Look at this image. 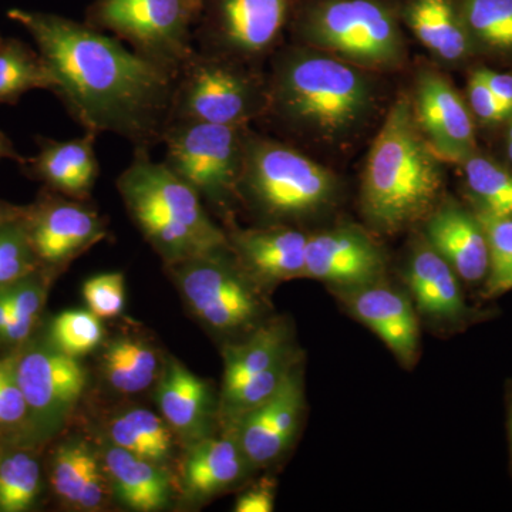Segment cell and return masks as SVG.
I'll return each instance as SVG.
<instances>
[{
  "instance_id": "6da1fadb",
  "label": "cell",
  "mask_w": 512,
  "mask_h": 512,
  "mask_svg": "<svg viewBox=\"0 0 512 512\" xmlns=\"http://www.w3.org/2000/svg\"><path fill=\"white\" fill-rule=\"evenodd\" d=\"M53 77L52 92L87 133H114L136 147L161 143L173 120L178 77L117 37L53 13L10 9Z\"/></svg>"
},
{
  "instance_id": "7a4b0ae2",
  "label": "cell",
  "mask_w": 512,
  "mask_h": 512,
  "mask_svg": "<svg viewBox=\"0 0 512 512\" xmlns=\"http://www.w3.org/2000/svg\"><path fill=\"white\" fill-rule=\"evenodd\" d=\"M441 163L417 126L412 100L399 97L367 156L362 181L367 221L379 231L394 234L426 220L443 192Z\"/></svg>"
},
{
  "instance_id": "3957f363",
  "label": "cell",
  "mask_w": 512,
  "mask_h": 512,
  "mask_svg": "<svg viewBox=\"0 0 512 512\" xmlns=\"http://www.w3.org/2000/svg\"><path fill=\"white\" fill-rule=\"evenodd\" d=\"M269 107L286 123L315 136L340 138L372 109V84L360 67L318 50L279 57L269 87Z\"/></svg>"
},
{
  "instance_id": "277c9868",
  "label": "cell",
  "mask_w": 512,
  "mask_h": 512,
  "mask_svg": "<svg viewBox=\"0 0 512 512\" xmlns=\"http://www.w3.org/2000/svg\"><path fill=\"white\" fill-rule=\"evenodd\" d=\"M117 188L137 227L168 264L231 247L200 195L167 164L154 161L148 148L136 147Z\"/></svg>"
},
{
  "instance_id": "5b68a950",
  "label": "cell",
  "mask_w": 512,
  "mask_h": 512,
  "mask_svg": "<svg viewBox=\"0 0 512 512\" xmlns=\"http://www.w3.org/2000/svg\"><path fill=\"white\" fill-rule=\"evenodd\" d=\"M239 190L266 217L299 220L328 207L338 184L328 168L301 151L247 137Z\"/></svg>"
},
{
  "instance_id": "8992f818",
  "label": "cell",
  "mask_w": 512,
  "mask_h": 512,
  "mask_svg": "<svg viewBox=\"0 0 512 512\" xmlns=\"http://www.w3.org/2000/svg\"><path fill=\"white\" fill-rule=\"evenodd\" d=\"M299 33L360 69H393L406 56L399 20L382 0H319L303 13Z\"/></svg>"
},
{
  "instance_id": "52a82bcc",
  "label": "cell",
  "mask_w": 512,
  "mask_h": 512,
  "mask_svg": "<svg viewBox=\"0 0 512 512\" xmlns=\"http://www.w3.org/2000/svg\"><path fill=\"white\" fill-rule=\"evenodd\" d=\"M191 0H96L86 23L126 42L134 52L178 77L195 50Z\"/></svg>"
},
{
  "instance_id": "ba28073f",
  "label": "cell",
  "mask_w": 512,
  "mask_h": 512,
  "mask_svg": "<svg viewBox=\"0 0 512 512\" xmlns=\"http://www.w3.org/2000/svg\"><path fill=\"white\" fill-rule=\"evenodd\" d=\"M242 128L173 120L161 141L165 144L164 163L201 200L222 207L239 190L247 140Z\"/></svg>"
},
{
  "instance_id": "9c48e42d",
  "label": "cell",
  "mask_w": 512,
  "mask_h": 512,
  "mask_svg": "<svg viewBox=\"0 0 512 512\" xmlns=\"http://www.w3.org/2000/svg\"><path fill=\"white\" fill-rule=\"evenodd\" d=\"M266 106L269 94L247 73L221 56L195 52L178 74L173 120L245 127Z\"/></svg>"
},
{
  "instance_id": "30bf717a",
  "label": "cell",
  "mask_w": 512,
  "mask_h": 512,
  "mask_svg": "<svg viewBox=\"0 0 512 512\" xmlns=\"http://www.w3.org/2000/svg\"><path fill=\"white\" fill-rule=\"evenodd\" d=\"M221 413L235 423L268 399L298 363L284 320L259 326L244 342L225 349Z\"/></svg>"
},
{
  "instance_id": "8fae6325",
  "label": "cell",
  "mask_w": 512,
  "mask_h": 512,
  "mask_svg": "<svg viewBox=\"0 0 512 512\" xmlns=\"http://www.w3.org/2000/svg\"><path fill=\"white\" fill-rule=\"evenodd\" d=\"M227 251L195 256L171 266L184 298L202 322L221 332H237L259 318L262 303L251 275L232 264Z\"/></svg>"
},
{
  "instance_id": "7c38bea8",
  "label": "cell",
  "mask_w": 512,
  "mask_h": 512,
  "mask_svg": "<svg viewBox=\"0 0 512 512\" xmlns=\"http://www.w3.org/2000/svg\"><path fill=\"white\" fill-rule=\"evenodd\" d=\"M289 0H202V35L231 55H264L281 36Z\"/></svg>"
},
{
  "instance_id": "4fadbf2b",
  "label": "cell",
  "mask_w": 512,
  "mask_h": 512,
  "mask_svg": "<svg viewBox=\"0 0 512 512\" xmlns=\"http://www.w3.org/2000/svg\"><path fill=\"white\" fill-rule=\"evenodd\" d=\"M412 107L421 134L443 163L463 164L476 154L470 110L446 77L420 70Z\"/></svg>"
},
{
  "instance_id": "5bb4252c",
  "label": "cell",
  "mask_w": 512,
  "mask_h": 512,
  "mask_svg": "<svg viewBox=\"0 0 512 512\" xmlns=\"http://www.w3.org/2000/svg\"><path fill=\"white\" fill-rule=\"evenodd\" d=\"M303 409L302 369L296 363L268 399L234 423L237 426L235 439L249 466H268L291 447L301 426Z\"/></svg>"
},
{
  "instance_id": "9a60e30c",
  "label": "cell",
  "mask_w": 512,
  "mask_h": 512,
  "mask_svg": "<svg viewBox=\"0 0 512 512\" xmlns=\"http://www.w3.org/2000/svg\"><path fill=\"white\" fill-rule=\"evenodd\" d=\"M384 271L382 249L362 229L339 227L309 235L303 278L340 291L382 281Z\"/></svg>"
},
{
  "instance_id": "2e32d148",
  "label": "cell",
  "mask_w": 512,
  "mask_h": 512,
  "mask_svg": "<svg viewBox=\"0 0 512 512\" xmlns=\"http://www.w3.org/2000/svg\"><path fill=\"white\" fill-rule=\"evenodd\" d=\"M342 301L356 319L382 340L402 365L412 367L419 357L420 329L416 306L406 293L375 282L340 289Z\"/></svg>"
},
{
  "instance_id": "e0dca14e",
  "label": "cell",
  "mask_w": 512,
  "mask_h": 512,
  "mask_svg": "<svg viewBox=\"0 0 512 512\" xmlns=\"http://www.w3.org/2000/svg\"><path fill=\"white\" fill-rule=\"evenodd\" d=\"M25 221L37 259L50 265L64 264L106 235L99 214L79 201L49 198Z\"/></svg>"
},
{
  "instance_id": "ac0fdd59",
  "label": "cell",
  "mask_w": 512,
  "mask_h": 512,
  "mask_svg": "<svg viewBox=\"0 0 512 512\" xmlns=\"http://www.w3.org/2000/svg\"><path fill=\"white\" fill-rule=\"evenodd\" d=\"M16 375L30 412L53 423L82 396L86 372L76 357L37 349L16 360Z\"/></svg>"
},
{
  "instance_id": "d6986e66",
  "label": "cell",
  "mask_w": 512,
  "mask_h": 512,
  "mask_svg": "<svg viewBox=\"0 0 512 512\" xmlns=\"http://www.w3.org/2000/svg\"><path fill=\"white\" fill-rule=\"evenodd\" d=\"M424 239L467 284L487 278L490 254L477 214L457 202H443L426 218Z\"/></svg>"
},
{
  "instance_id": "ffe728a7",
  "label": "cell",
  "mask_w": 512,
  "mask_h": 512,
  "mask_svg": "<svg viewBox=\"0 0 512 512\" xmlns=\"http://www.w3.org/2000/svg\"><path fill=\"white\" fill-rule=\"evenodd\" d=\"M456 272L426 239L417 245L406 268L412 301L424 318L441 325H460L473 316Z\"/></svg>"
},
{
  "instance_id": "44dd1931",
  "label": "cell",
  "mask_w": 512,
  "mask_h": 512,
  "mask_svg": "<svg viewBox=\"0 0 512 512\" xmlns=\"http://www.w3.org/2000/svg\"><path fill=\"white\" fill-rule=\"evenodd\" d=\"M309 235L298 229H248L232 235L242 268L265 284L303 278Z\"/></svg>"
},
{
  "instance_id": "7402d4cb",
  "label": "cell",
  "mask_w": 512,
  "mask_h": 512,
  "mask_svg": "<svg viewBox=\"0 0 512 512\" xmlns=\"http://www.w3.org/2000/svg\"><path fill=\"white\" fill-rule=\"evenodd\" d=\"M96 137L84 131L83 137L73 140L40 138L39 153L23 164L29 165L30 173L53 190L82 200L90 195L99 177V160L94 150Z\"/></svg>"
},
{
  "instance_id": "603a6c76",
  "label": "cell",
  "mask_w": 512,
  "mask_h": 512,
  "mask_svg": "<svg viewBox=\"0 0 512 512\" xmlns=\"http://www.w3.org/2000/svg\"><path fill=\"white\" fill-rule=\"evenodd\" d=\"M158 406L168 426L185 437L202 436L210 420L211 393L207 383L177 360L165 367L158 387Z\"/></svg>"
},
{
  "instance_id": "cb8c5ba5",
  "label": "cell",
  "mask_w": 512,
  "mask_h": 512,
  "mask_svg": "<svg viewBox=\"0 0 512 512\" xmlns=\"http://www.w3.org/2000/svg\"><path fill=\"white\" fill-rule=\"evenodd\" d=\"M403 18L421 45L443 62H460L473 49L454 0H409Z\"/></svg>"
},
{
  "instance_id": "d4e9b609",
  "label": "cell",
  "mask_w": 512,
  "mask_h": 512,
  "mask_svg": "<svg viewBox=\"0 0 512 512\" xmlns=\"http://www.w3.org/2000/svg\"><path fill=\"white\" fill-rule=\"evenodd\" d=\"M104 464L121 503L131 510L151 512L167 505L170 483L154 461L113 444L107 448Z\"/></svg>"
},
{
  "instance_id": "484cf974",
  "label": "cell",
  "mask_w": 512,
  "mask_h": 512,
  "mask_svg": "<svg viewBox=\"0 0 512 512\" xmlns=\"http://www.w3.org/2000/svg\"><path fill=\"white\" fill-rule=\"evenodd\" d=\"M247 466L235 437L198 441L185 463V490L192 498L211 497L238 481Z\"/></svg>"
},
{
  "instance_id": "4316f807",
  "label": "cell",
  "mask_w": 512,
  "mask_h": 512,
  "mask_svg": "<svg viewBox=\"0 0 512 512\" xmlns=\"http://www.w3.org/2000/svg\"><path fill=\"white\" fill-rule=\"evenodd\" d=\"M52 484L66 503L94 510L106 498V481L93 451L84 443L64 444L57 450L52 467Z\"/></svg>"
},
{
  "instance_id": "83f0119b",
  "label": "cell",
  "mask_w": 512,
  "mask_h": 512,
  "mask_svg": "<svg viewBox=\"0 0 512 512\" xmlns=\"http://www.w3.org/2000/svg\"><path fill=\"white\" fill-rule=\"evenodd\" d=\"M36 89H53L52 73L42 55L18 39L0 40V104H16Z\"/></svg>"
},
{
  "instance_id": "f1b7e54d",
  "label": "cell",
  "mask_w": 512,
  "mask_h": 512,
  "mask_svg": "<svg viewBox=\"0 0 512 512\" xmlns=\"http://www.w3.org/2000/svg\"><path fill=\"white\" fill-rule=\"evenodd\" d=\"M473 47L512 53V0H454Z\"/></svg>"
},
{
  "instance_id": "f546056e",
  "label": "cell",
  "mask_w": 512,
  "mask_h": 512,
  "mask_svg": "<svg viewBox=\"0 0 512 512\" xmlns=\"http://www.w3.org/2000/svg\"><path fill=\"white\" fill-rule=\"evenodd\" d=\"M110 439L114 446L157 464L173 450V436L167 421L146 409H133L113 420Z\"/></svg>"
},
{
  "instance_id": "4dcf8cb0",
  "label": "cell",
  "mask_w": 512,
  "mask_h": 512,
  "mask_svg": "<svg viewBox=\"0 0 512 512\" xmlns=\"http://www.w3.org/2000/svg\"><path fill=\"white\" fill-rule=\"evenodd\" d=\"M157 369L156 352L140 340H114L104 353L107 380L121 393L143 392L156 379Z\"/></svg>"
},
{
  "instance_id": "1f68e13d",
  "label": "cell",
  "mask_w": 512,
  "mask_h": 512,
  "mask_svg": "<svg viewBox=\"0 0 512 512\" xmlns=\"http://www.w3.org/2000/svg\"><path fill=\"white\" fill-rule=\"evenodd\" d=\"M467 187L480 212L512 217V174L500 164L473 154L463 163Z\"/></svg>"
},
{
  "instance_id": "d6a6232c",
  "label": "cell",
  "mask_w": 512,
  "mask_h": 512,
  "mask_svg": "<svg viewBox=\"0 0 512 512\" xmlns=\"http://www.w3.org/2000/svg\"><path fill=\"white\" fill-rule=\"evenodd\" d=\"M488 242V274L484 296L497 298L512 291V217H494L477 211Z\"/></svg>"
},
{
  "instance_id": "836d02e7",
  "label": "cell",
  "mask_w": 512,
  "mask_h": 512,
  "mask_svg": "<svg viewBox=\"0 0 512 512\" xmlns=\"http://www.w3.org/2000/svg\"><path fill=\"white\" fill-rule=\"evenodd\" d=\"M39 488L40 468L35 458L16 453L0 461V511L28 510Z\"/></svg>"
},
{
  "instance_id": "e575fe53",
  "label": "cell",
  "mask_w": 512,
  "mask_h": 512,
  "mask_svg": "<svg viewBox=\"0 0 512 512\" xmlns=\"http://www.w3.org/2000/svg\"><path fill=\"white\" fill-rule=\"evenodd\" d=\"M36 259L25 218L0 228V288L29 276Z\"/></svg>"
},
{
  "instance_id": "d590c367",
  "label": "cell",
  "mask_w": 512,
  "mask_h": 512,
  "mask_svg": "<svg viewBox=\"0 0 512 512\" xmlns=\"http://www.w3.org/2000/svg\"><path fill=\"white\" fill-rule=\"evenodd\" d=\"M99 316L90 311H66L52 323V339L56 349L73 357L86 355L103 339Z\"/></svg>"
},
{
  "instance_id": "8d00e7d4",
  "label": "cell",
  "mask_w": 512,
  "mask_h": 512,
  "mask_svg": "<svg viewBox=\"0 0 512 512\" xmlns=\"http://www.w3.org/2000/svg\"><path fill=\"white\" fill-rule=\"evenodd\" d=\"M84 301L89 311L100 319L120 315L126 302V284L121 272L93 276L83 286Z\"/></svg>"
},
{
  "instance_id": "74e56055",
  "label": "cell",
  "mask_w": 512,
  "mask_h": 512,
  "mask_svg": "<svg viewBox=\"0 0 512 512\" xmlns=\"http://www.w3.org/2000/svg\"><path fill=\"white\" fill-rule=\"evenodd\" d=\"M28 412V403L16 375V359L0 360V426H15Z\"/></svg>"
},
{
  "instance_id": "f35d334b",
  "label": "cell",
  "mask_w": 512,
  "mask_h": 512,
  "mask_svg": "<svg viewBox=\"0 0 512 512\" xmlns=\"http://www.w3.org/2000/svg\"><path fill=\"white\" fill-rule=\"evenodd\" d=\"M26 278L15 284L3 286L2 291L12 306L13 316L29 325H35L36 316L43 305V289L37 282Z\"/></svg>"
},
{
  "instance_id": "ab89813d",
  "label": "cell",
  "mask_w": 512,
  "mask_h": 512,
  "mask_svg": "<svg viewBox=\"0 0 512 512\" xmlns=\"http://www.w3.org/2000/svg\"><path fill=\"white\" fill-rule=\"evenodd\" d=\"M468 99H470L471 110L484 123H500L510 117L503 104L491 93L487 84L476 72L471 74L468 82Z\"/></svg>"
},
{
  "instance_id": "60d3db41",
  "label": "cell",
  "mask_w": 512,
  "mask_h": 512,
  "mask_svg": "<svg viewBox=\"0 0 512 512\" xmlns=\"http://www.w3.org/2000/svg\"><path fill=\"white\" fill-rule=\"evenodd\" d=\"M275 495L271 485H258L238 498L234 510L237 512H272Z\"/></svg>"
},
{
  "instance_id": "b9f144b4",
  "label": "cell",
  "mask_w": 512,
  "mask_h": 512,
  "mask_svg": "<svg viewBox=\"0 0 512 512\" xmlns=\"http://www.w3.org/2000/svg\"><path fill=\"white\" fill-rule=\"evenodd\" d=\"M476 73L487 84L488 89L497 97V100L503 104L507 113L512 116V76L490 69H478Z\"/></svg>"
},
{
  "instance_id": "7bdbcfd3",
  "label": "cell",
  "mask_w": 512,
  "mask_h": 512,
  "mask_svg": "<svg viewBox=\"0 0 512 512\" xmlns=\"http://www.w3.org/2000/svg\"><path fill=\"white\" fill-rule=\"evenodd\" d=\"M5 158H12V160H18L20 163H25L23 158H20L19 154L16 153L15 147H13L12 141L6 136L5 133L0 131V161Z\"/></svg>"
},
{
  "instance_id": "ee69618b",
  "label": "cell",
  "mask_w": 512,
  "mask_h": 512,
  "mask_svg": "<svg viewBox=\"0 0 512 512\" xmlns=\"http://www.w3.org/2000/svg\"><path fill=\"white\" fill-rule=\"evenodd\" d=\"M13 318H15V316H13L12 306H10L5 293L0 289V333L6 329V326L12 322Z\"/></svg>"
},
{
  "instance_id": "f6af8a7d",
  "label": "cell",
  "mask_w": 512,
  "mask_h": 512,
  "mask_svg": "<svg viewBox=\"0 0 512 512\" xmlns=\"http://www.w3.org/2000/svg\"><path fill=\"white\" fill-rule=\"evenodd\" d=\"M20 217H22V211L0 204V228L5 227L9 222L18 220Z\"/></svg>"
},
{
  "instance_id": "bcb514c9",
  "label": "cell",
  "mask_w": 512,
  "mask_h": 512,
  "mask_svg": "<svg viewBox=\"0 0 512 512\" xmlns=\"http://www.w3.org/2000/svg\"><path fill=\"white\" fill-rule=\"evenodd\" d=\"M508 434H510L511 463H512V389L508 392Z\"/></svg>"
},
{
  "instance_id": "7dc6e473",
  "label": "cell",
  "mask_w": 512,
  "mask_h": 512,
  "mask_svg": "<svg viewBox=\"0 0 512 512\" xmlns=\"http://www.w3.org/2000/svg\"><path fill=\"white\" fill-rule=\"evenodd\" d=\"M508 157H510V160L512 161V126L510 127V131H508Z\"/></svg>"
},
{
  "instance_id": "c3c4849f",
  "label": "cell",
  "mask_w": 512,
  "mask_h": 512,
  "mask_svg": "<svg viewBox=\"0 0 512 512\" xmlns=\"http://www.w3.org/2000/svg\"><path fill=\"white\" fill-rule=\"evenodd\" d=\"M192 6H194L195 12H197L198 18H200L202 0H191Z\"/></svg>"
},
{
  "instance_id": "681fc988",
  "label": "cell",
  "mask_w": 512,
  "mask_h": 512,
  "mask_svg": "<svg viewBox=\"0 0 512 512\" xmlns=\"http://www.w3.org/2000/svg\"><path fill=\"white\" fill-rule=\"evenodd\" d=\"M2 39H3V37H2V36H0V40H2Z\"/></svg>"
},
{
  "instance_id": "f907efd6",
  "label": "cell",
  "mask_w": 512,
  "mask_h": 512,
  "mask_svg": "<svg viewBox=\"0 0 512 512\" xmlns=\"http://www.w3.org/2000/svg\"><path fill=\"white\" fill-rule=\"evenodd\" d=\"M0 461H2V458H0Z\"/></svg>"
}]
</instances>
